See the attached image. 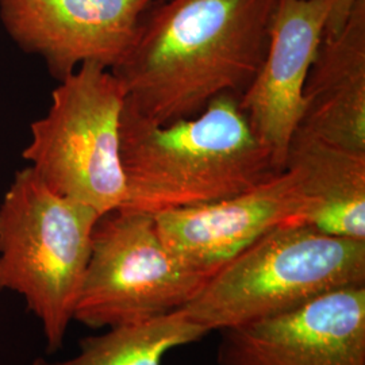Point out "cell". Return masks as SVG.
<instances>
[{"label": "cell", "instance_id": "1", "mask_svg": "<svg viewBox=\"0 0 365 365\" xmlns=\"http://www.w3.org/2000/svg\"><path fill=\"white\" fill-rule=\"evenodd\" d=\"M277 0H155L122 61L110 69L125 105L167 125L237 99L256 78Z\"/></svg>", "mask_w": 365, "mask_h": 365}, {"label": "cell", "instance_id": "2", "mask_svg": "<svg viewBox=\"0 0 365 365\" xmlns=\"http://www.w3.org/2000/svg\"><path fill=\"white\" fill-rule=\"evenodd\" d=\"M119 152L126 182L120 209L152 215L242 194L282 172L230 95L167 125L123 106Z\"/></svg>", "mask_w": 365, "mask_h": 365}, {"label": "cell", "instance_id": "3", "mask_svg": "<svg viewBox=\"0 0 365 365\" xmlns=\"http://www.w3.org/2000/svg\"><path fill=\"white\" fill-rule=\"evenodd\" d=\"M360 286H365V240L325 235L306 223L289 222L222 265L182 310L211 333Z\"/></svg>", "mask_w": 365, "mask_h": 365}, {"label": "cell", "instance_id": "4", "mask_svg": "<svg viewBox=\"0 0 365 365\" xmlns=\"http://www.w3.org/2000/svg\"><path fill=\"white\" fill-rule=\"evenodd\" d=\"M99 218L53 192L31 167L15 175L0 203V291L25 299L49 353L63 346L73 321Z\"/></svg>", "mask_w": 365, "mask_h": 365}, {"label": "cell", "instance_id": "5", "mask_svg": "<svg viewBox=\"0 0 365 365\" xmlns=\"http://www.w3.org/2000/svg\"><path fill=\"white\" fill-rule=\"evenodd\" d=\"M125 91L105 66L87 63L60 80L45 117L31 125L24 157L53 192L95 210L120 209L126 182L119 126Z\"/></svg>", "mask_w": 365, "mask_h": 365}, {"label": "cell", "instance_id": "6", "mask_svg": "<svg viewBox=\"0 0 365 365\" xmlns=\"http://www.w3.org/2000/svg\"><path fill=\"white\" fill-rule=\"evenodd\" d=\"M209 277L167 248L155 215L114 210L93 229L73 321L91 329L141 324L187 306Z\"/></svg>", "mask_w": 365, "mask_h": 365}, {"label": "cell", "instance_id": "7", "mask_svg": "<svg viewBox=\"0 0 365 365\" xmlns=\"http://www.w3.org/2000/svg\"><path fill=\"white\" fill-rule=\"evenodd\" d=\"M218 365H365V286L221 330Z\"/></svg>", "mask_w": 365, "mask_h": 365}, {"label": "cell", "instance_id": "8", "mask_svg": "<svg viewBox=\"0 0 365 365\" xmlns=\"http://www.w3.org/2000/svg\"><path fill=\"white\" fill-rule=\"evenodd\" d=\"M155 0H0L11 38L63 80L93 63L113 69L129 52Z\"/></svg>", "mask_w": 365, "mask_h": 365}, {"label": "cell", "instance_id": "9", "mask_svg": "<svg viewBox=\"0 0 365 365\" xmlns=\"http://www.w3.org/2000/svg\"><path fill=\"white\" fill-rule=\"evenodd\" d=\"M299 178L284 168L248 191L207 205L155 215L167 248L188 267L214 274L274 227L299 222Z\"/></svg>", "mask_w": 365, "mask_h": 365}, {"label": "cell", "instance_id": "10", "mask_svg": "<svg viewBox=\"0 0 365 365\" xmlns=\"http://www.w3.org/2000/svg\"><path fill=\"white\" fill-rule=\"evenodd\" d=\"M336 1L277 0L264 61L238 99L250 129L280 170L299 128L304 84Z\"/></svg>", "mask_w": 365, "mask_h": 365}, {"label": "cell", "instance_id": "11", "mask_svg": "<svg viewBox=\"0 0 365 365\" xmlns=\"http://www.w3.org/2000/svg\"><path fill=\"white\" fill-rule=\"evenodd\" d=\"M299 129L365 153V0H337L303 91Z\"/></svg>", "mask_w": 365, "mask_h": 365}, {"label": "cell", "instance_id": "12", "mask_svg": "<svg viewBox=\"0 0 365 365\" xmlns=\"http://www.w3.org/2000/svg\"><path fill=\"white\" fill-rule=\"evenodd\" d=\"M284 168L299 178L304 199L300 223L325 235L365 240V153L298 128Z\"/></svg>", "mask_w": 365, "mask_h": 365}, {"label": "cell", "instance_id": "13", "mask_svg": "<svg viewBox=\"0 0 365 365\" xmlns=\"http://www.w3.org/2000/svg\"><path fill=\"white\" fill-rule=\"evenodd\" d=\"M207 334L180 309L141 324L108 327L103 334L80 339L76 356L58 361L38 357L33 365H161L172 349Z\"/></svg>", "mask_w": 365, "mask_h": 365}]
</instances>
